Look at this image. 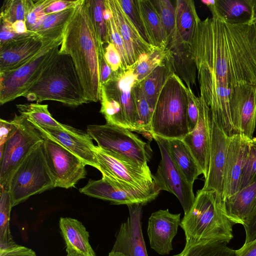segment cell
Wrapping results in <instances>:
<instances>
[{"instance_id": "obj_48", "label": "cell", "mask_w": 256, "mask_h": 256, "mask_svg": "<svg viewBox=\"0 0 256 256\" xmlns=\"http://www.w3.org/2000/svg\"><path fill=\"white\" fill-rule=\"evenodd\" d=\"M0 256H36V255L32 250L16 243L11 246L0 249Z\"/></svg>"}, {"instance_id": "obj_55", "label": "cell", "mask_w": 256, "mask_h": 256, "mask_svg": "<svg viewBox=\"0 0 256 256\" xmlns=\"http://www.w3.org/2000/svg\"><path fill=\"white\" fill-rule=\"evenodd\" d=\"M201 2L208 7L214 5L215 4L216 0H202Z\"/></svg>"}, {"instance_id": "obj_38", "label": "cell", "mask_w": 256, "mask_h": 256, "mask_svg": "<svg viewBox=\"0 0 256 256\" xmlns=\"http://www.w3.org/2000/svg\"><path fill=\"white\" fill-rule=\"evenodd\" d=\"M132 92L140 124L142 130L143 134L152 138L150 135L152 111L148 104L138 82L134 84Z\"/></svg>"}, {"instance_id": "obj_11", "label": "cell", "mask_w": 256, "mask_h": 256, "mask_svg": "<svg viewBox=\"0 0 256 256\" xmlns=\"http://www.w3.org/2000/svg\"><path fill=\"white\" fill-rule=\"evenodd\" d=\"M94 151L98 170L102 176L117 183L138 188H160L148 166H142L125 158L107 152L98 146H95Z\"/></svg>"}, {"instance_id": "obj_49", "label": "cell", "mask_w": 256, "mask_h": 256, "mask_svg": "<svg viewBox=\"0 0 256 256\" xmlns=\"http://www.w3.org/2000/svg\"><path fill=\"white\" fill-rule=\"evenodd\" d=\"M243 226L246 232V240L244 244L249 243L256 239V204Z\"/></svg>"}, {"instance_id": "obj_14", "label": "cell", "mask_w": 256, "mask_h": 256, "mask_svg": "<svg viewBox=\"0 0 256 256\" xmlns=\"http://www.w3.org/2000/svg\"><path fill=\"white\" fill-rule=\"evenodd\" d=\"M79 191L88 196L109 201L113 204H140L144 206L154 200L160 190H143L124 186L102 176L98 180H90Z\"/></svg>"}, {"instance_id": "obj_56", "label": "cell", "mask_w": 256, "mask_h": 256, "mask_svg": "<svg viewBox=\"0 0 256 256\" xmlns=\"http://www.w3.org/2000/svg\"><path fill=\"white\" fill-rule=\"evenodd\" d=\"M108 256H126L118 252H111L109 253Z\"/></svg>"}, {"instance_id": "obj_25", "label": "cell", "mask_w": 256, "mask_h": 256, "mask_svg": "<svg viewBox=\"0 0 256 256\" xmlns=\"http://www.w3.org/2000/svg\"><path fill=\"white\" fill-rule=\"evenodd\" d=\"M212 16L231 24H246L256 20V0H216L209 7Z\"/></svg>"}, {"instance_id": "obj_20", "label": "cell", "mask_w": 256, "mask_h": 256, "mask_svg": "<svg viewBox=\"0 0 256 256\" xmlns=\"http://www.w3.org/2000/svg\"><path fill=\"white\" fill-rule=\"evenodd\" d=\"M199 116L195 128L182 140L188 146L204 178L207 177L210 158V111L198 97Z\"/></svg>"}, {"instance_id": "obj_33", "label": "cell", "mask_w": 256, "mask_h": 256, "mask_svg": "<svg viewBox=\"0 0 256 256\" xmlns=\"http://www.w3.org/2000/svg\"><path fill=\"white\" fill-rule=\"evenodd\" d=\"M227 242L207 240L185 244L183 250L172 256H235V251Z\"/></svg>"}, {"instance_id": "obj_28", "label": "cell", "mask_w": 256, "mask_h": 256, "mask_svg": "<svg viewBox=\"0 0 256 256\" xmlns=\"http://www.w3.org/2000/svg\"><path fill=\"white\" fill-rule=\"evenodd\" d=\"M176 32L183 41L192 44L198 23V17L194 2L177 0L175 4Z\"/></svg>"}, {"instance_id": "obj_22", "label": "cell", "mask_w": 256, "mask_h": 256, "mask_svg": "<svg viewBox=\"0 0 256 256\" xmlns=\"http://www.w3.org/2000/svg\"><path fill=\"white\" fill-rule=\"evenodd\" d=\"M180 214L170 213L168 209L152 214L148 218V234L150 247L160 255L172 250V240L180 223Z\"/></svg>"}, {"instance_id": "obj_29", "label": "cell", "mask_w": 256, "mask_h": 256, "mask_svg": "<svg viewBox=\"0 0 256 256\" xmlns=\"http://www.w3.org/2000/svg\"><path fill=\"white\" fill-rule=\"evenodd\" d=\"M170 154L186 181L190 184L202 174L190 150L182 139L167 140Z\"/></svg>"}, {"instance_id": "obj_24", "label": "cell", "mask_w": 256, "mask_h": 256, "mask_svg": "<svg viewBox=\"0 0 256 256\" xmlns=\"http://www.w3.org/2000/svg\"><path fill=\"white\" fill-rule=\"evenodd\" d=\"M166 51L174 72L192 90L196 84L197 69L192 44L183 41L175 32L167 42Z\"/></svg>"}, {"instance_id": "obj_54", "label": "cell", "mask_w": 256, "mask_h": 256, "mask_svg": "<svg viewBox=\"0 0 256 256\" xmlns=\"http://www.w3.org/2000/svg\"><path fill=\"white\" fill-rule=\"evenodd\" d=\"M12 28L14 32L19 34L26 33L28 31L24 20L16 21L12 24Z\"/></svg>"}, {"instance_id": "obj_19", "label": "cell", "mask_w": 256, "mask_h": 256, "mask_svg": "<svg viewBox=\"0 0 256 256\" xmlns=\"http://www.w3.org/2000/svg\"><path fill=\"white\" fill-rule=\"evenodd\" d=\"M28 120L42 134L58 142L86 165L98 169L94 151L96 146L94 144L92 138L87 132L66 124L64 128L60 129L42 126Z\"/></svg>"}, {"instance_id": "obj_32", "label": "cell", "mask_w": 256, "mask_h": 256, "mask_svg": "<svg viewBox=\"0 0 256 256\" xmlns=\"http://www.w3.org/2000/svg\"><path fill=\"white\" fill-rule=\"evenodd\" d=\"M75 7L45 15L33 32L38 33L43 38H56L62 36Z\"/></svg>"}, {"instance_id": "obj_57", "label": "cell", "mask_w": 256, "mask_h": 256, "mask_svg": "<svg viewBox=\"0 0 256 256\" xmlns=\"http://www.w3.org/2000/svg\"><path fill=\"white\" fill-rule=\"evenodd\" d=\"M66 256H70V255L67 254Z\"/></svg>"}, {"instance_id": "obj_8", "label": "cell", "mask_w": 256, "mask_h": 256, "mask_svg": "<svg viewBox=\"0 0 256 256\" xmlns=\"http://www.w3.org/2000/svg\"><path fill=\"white\" fill-rule=\"evenodd\" d=\"M43 142L34 146L12 176L9 190L12 207L31 196L56 188L46 160Z\"/></svg>"}, {"instance_id": "obj_18", "label": "cell", "mask_w": 256, "mask_h": 256, "mask_svg": "<svg viewBox=\"0 0 256 256\" xmlns=\"http://www.w3.org/2000/svg\"><path fill=\"white\" fill-rule=\"evenodd\" d=\"M250 140L240 134H235L229 137L223 179L222 196L223 202L239 190Z\"/></svg>"}, {"instance_id": "obj_53", "label": "cell", "mask_w": 256, "mask_h": 256, "mask_svg": "<svg viewBox=\"0 0 256 256\" xmlns=\"http://www.w3.org/2000/svg\"><path fill=\"white\" fill-rule=\"evenodd\" d=\"M235 256H256V239L236 250Z\"/></svg>"}, {"instance_id": "obj_1", "label": "cell", "mask_w": 256, "mask_h": 256, "mask_svg": "<svg viewBox=\"0 0 256 256\" xmlns=\"http://www.w3.org/2000/svg\"><path fill=\"white\" fill-rule=\"evenodd\" d=\"M192 46L197 70L232 88L256 86V20L231 24L208 17L198 23Z\"/></svg>"}, {"instance_id": "obj_7", "label": "cell", "mask_w": 256, "mask_h": 256, "mask_svg": "<svg viewBox=\"0 0 256 256\" xmlns=\"http://www.w3.org/2000/svg\"><path fill=\"white\" fill-rule=\"evenodd\" d=\"M62 37L44 38L42 47L28 62L15 70L0 73L1 105L22 96L40 78L58 54Z\"/></svg>"}, {"instance_id": "obj_44", "label": "cell", "mask_w": 256, "mask_h": 256, "mask_svg": "<svg viewBox=\"0 0 256 256\" xmlns=\"http://www.w3.org/2000/svg\"><path fill=\"white\" fill-rule=\"evenodd\" d=\"M52 0H32L26 18L28 30L33 32L36 26L45 16L44 11Z\"/></svg>"}, {"instance_id": "obj_30", "label": "cell", "mask_w": 256, "mask_h": 256, "mask_svg": "<svg viewBox=\"0 0 256 256\" xmlns=\"http://www.w3.org/2000/svg\"><path fill=\"white\" fill-rule=\"evenodd\" d=\"M173 73L171 63L166 53L162 62L142 81L138 82L152 112L162 87Z\"/></svg>"}, {"instance_id": "obj_46", "label": "cell", "mask_w": 256, "mask_h": 256, "mask_svg": "<svg viewBox=\"0 0 256 256\" xmlns=\"http://www.w3.org/2000/svg\"><path fill=\"white\" fill-rule=\"evenodd\" d=\"M105 58L113 72L123 68L120 56L114 46L110 42L104 48Z\"/></svg>"}, {"instance_id": "obj_35", "label": "cell", "mask_w": 256, "mask_h": 256, "mask_svg": "<svg viewBox=\"0 0 256 256\" xmlns=\"http://www.w3.org/2000/svg\"><path fill=\"white\" fill-rule=\"evenodd\" d=\"M12 207L9 189L0 186V249L16 244L10 229V214Z\"/></svg>"}, {"instance_id": "obj_52", "label": "cell", "mask_w": 256, "mask_h": 256, "mask_svg": "<svg viewBox=\"0 0 256 256\" xmlns=\"http://www.w3.org/2000/svg\"><path fill=\"white\" fill-rule=\"evenodd\" d=\"M0 44L11 40L20 34L14 32L12 28V24L0 21Z\"/></svg>"}, {"instance_id": "obj_41", "label": "cell", "mask_w": 256, "mask_h": 256, "mask_svg": "<svg viewBox=\"0 0 256 256\" xmlns=\"http://www.w3.org/2000/svg\"><path fill=\"white\" fill-rule=\"evenodd\" d=\"M152 2L160 16L168 42L176 32L175 8L168 0H153Z\"/></svg>"}, {"instance_id": "obj_45", "label": "cell", "mask_w": 256, "mask_h": 256, "mask_svg": "<svg viewBox=\"0 0 256 256\" xmlns=\"http://www.w3.org/2000/svg\"><path fill=\"white\" fill-rule=\"evenodd\" d=\"M188 122L189 132L196 126L199 116L198 97L192 89L188 88Z\"/></svg>"}, {"instance_id": "obj_31", "label": "cell", "mask_w": 256, "mask_h": 256, "mask_svg": "<svg viewBox=\"0 0 256 256\" xmlns=\"http://www.w3.org/2000/svg\"><path fill=\"white\" fill-rule=\"evenodd\" d=\"M138 2L153 46L156 48H165L167 38L160 16L152 0H138Z\"/></svg>"}, {"instance_id": "obj_3", "label": "cell", "mask_w": 256, "mask_h": 256, "mask_svg": "<svg viewBox=\"0 0 256 256\" xmlns=\"http://www.w3.org/2000/svg\"><path fill=\"white\" fill-rule=\"evenodd\" d=\"M180 226L186 244L207 240L228 243L233 238L232 223L226 216L224 202L212 190L197 191L194 202Z\"/></svg>"}, {"instance_id": "obj_16", "label": "cell", "mask_w": 256, "mask_h": 256, "mask_svg": "<svg viewBox=\"0 0 256 256\" xmlns=\"http://www.w3.org/2000/svg\"><path fill=\"white\" fill-rule=\"evenodd\" d=\"M230 102L236 134L252 139L256 127V86L243 84L233 88Z\"/></svg>"}, {"instance_id": "obj_26", "label": "cell", "mask_w": 256, "mask_h": 256, "mask_svg": "<svg viewBox=\"0 0 256 256\" xmlns=\"http://www.w3.org/2000/svg\"><path fill=\"white\" fill-rule=\"evenodd\" d=\"M60 228L70 256H96L89 242V234L82 224L71 218H60Z\"/></svg>"}, {"instance_id": "obj_10", "label": "cell", "mask_w": 256, "mask_h": 256, "mask_svg": "<svg viewBox=\"0 0 256 256\" xmlns=\"http://www.w3.org/2000/svg\"><path fill=\"white\" fill-rule=\"evenodd\" d=\"M14 119L16 130L0 145V186L8 189L16 169L34 146L44 141L42 132L25 116L16 114Z\"/></svg>"}, {"instance_id": "obj_15", "label": "cell", "mask_w": 256, "mask_h": 256, "mask_svg": "<svg viewBox=\"0 0 256 256\" xmlns=\"http://www.w3.org/2000/svg\"><path fill=\"white\" fill-rule=\"evenodd\" d=\"M210 144L208 171L202 190L222 198L225 162L229 137L218 118L210 112Z\"/></svg>"}, {"instance_id": "obj_5", "label": "cell", "mask_w": 256, "mask_h": 256, "mask_svg": "<svg viewBox=\"0 0 256 256\" xmlns=\"http://www.w3.org/2000/svg\"><path fill=\"white\" fill-rule=\"evenodd\" d=\"M188 88L174 73L162 87L152 112L150 135L182 139L188 132Z\"/></svg>"}, {"instance_id": "obj_23", "label": "cell", "mask_w": 256, "mask_h": 256, "mask_svg": "<svg viewBox=\"0 0 256 256\" xmlns=\"http://www.w3.org/2000/svg\"><path fill=\"white\" fill-rule=\"evenodd\" d=\"M112 13L118 28L124 42L129 66L134 65L139 58L156 47L147 44L140 37L128 17L122 8L118 0H104Z\"/></svg>"}, {"instance_id": "obj_43", "label": "cell", "mask_w": 256, "mask_h": 256, "mask_svg": "<svg viewBox=\"0 0 256 256\" xmlns=\"http://www.w3.org/2000/svg\"><path fill=\"white\" fill-rule=\"evenodd\" d=\"M256 180V138L250 140L246 162L243 168L239 190Z\"/></svg>"}, {"instance_id": "obj_4", "label": "cell", "mask_w": 256, "mask_h": 256, "mask_svg": "<svg viewBox=\"0 0 256 256\" xmlns=\"http://www.w3.org/2000/svg\"><path fill=\"white\" fill-rule=\"evenodd\" d=\"M22 96L37 103L54 100L70 106L88 103L70 56L58 54Z\"/></svg>"}, {"instance_id": "obj_27", "label": "cell", "mask_w": 256, "mask_h": 256, "mask_svg": "<svg viewBox=\"0 0 256 256\" xmlns=\"http://www.w3.org/2000/svg\"><path fill=\"white\" fill-rule=\"evenodd\" d=\"M224 202L229 220L232 224L243 226L256 204V180Z\"/></svg>"}, {"instance_id": "obj_6", "label": "cell", "mask_w": 256, "mask_h": 256, "mask_svg": "<svg viewBox=\"0 0 256 256\" xmlns=\"http://www.w3.org/2000/svg\"><path fill=\"white\" fill-rule=\"evenodd\" d=\"M138 82L134 65L122 68L101 86V109L114 124L132 132L142 134L133 95Z\"/></svg>"}, {"instance_id": "obj_2", "label": "cell", "mask_w": 256, "mask_h": 256, "mask_svg": "<svg viewBox=\"0 0 256 256\" xmlns=\"http://www.w3.org/2000/svg\"><path fill=\"white\" fill-rule=\"evenodd\" d=\"M100 43L92 17L90 0H80L66 25L59 53L70 56L88 102H97L100 98Z\"/></svg>"}, {"instance_id": "obj_51", "label": "cell", "mask_w": 256, "mask_h": 256, "mask_svg": "<svg viewBox=\"0 0 256 256\" xmlns=\"http://www.w3.org/2000/svg\"><path fill=\"white\" fill-rule=\"evenodd\" d=\"M79 1L80 0H52V2L45 9L44 14L45 15H48L59 12L67 8H74L78 4Z\"/></svg>"}, {"instance_id": "obj_21", "label": "cell", "mask_w": 256, "mask_h": 256, "mask_svg": "<svg viewBox=\"0 0 256 256\" xmlns=\"http://www.w3.org/2000/svg\"><path fill=\"white\" fill-rule=\"evenodd\" d=\"M142 206H128L130 216L121 224L112 251L126 256H148L142 230Z\"/></svg>"}, {"instance_id": "obj_37", "label": "cell", "mask_w": 256, "mask_h": 256, "mask_svg": "<svg viewBox=\"0 0 256 256\" xmlns=\"http://www.w3.org/2000/svg\"><path fill=\"white\" fill-rule=\"evenodd\" d=\"M118 2L123 11L128 17L142 38L147 44L154 46L146 28L140 8L138 0H118Z\"/></svg>"}, {"instance_id": "obj_47", "label": "cell", "mask_w": 256, "mask_h": 256, "mask_svg": "<svg viewBox=\"0 0 256 256\" xmlns=\"http://www.w3.org/2000/svg\"><path fill=\"white\" fill-rule=\"evenodd\" d=\"M99 72L101 86L112 77L114 72L107 62L104 55V47L102 43L100 44L99 48Z\"/></svg>"}, {"instance_id": "obj_50", "label": "cell", "mask_w": 256, "mask_h": 256, "mask_svg": "<svg viewBox=\"0 0 256 256\" xmlns=\"http://www.w3.org/2000/svg\"><path fill=\"white\" fill-rule=\"evenodd\" d=\"M17 128L16 120L0 119V145L4 144L14 133Z\"/></svg>"}, {"instance_id": "obj_9", "label": "cell", "mask_w": 256, "mask_h": 256, "mask_svg": "<svg viewBox=\"0 0 256 256\" xmlns=\"http://www.w3.org/2000/svg\"><path fill=\"white\" fill-rule=\"evenodd\" d=\"M86 132L104 151L148 166L150 148L130 130L106 123L88 125Z\"/></svg>"}, {"instance_id": "obj_40", "label": "cell", "mask_w": 256, "mask_h": 256, "mask_svg": "<svg viewBox=\"0 0 256 256\" xmlns=\"http://www.w3.org/2000/svg\"><path fill=\"white\" fill-rule=\"evenodd\" d=\"M103 14L104 18L107 24L110 41L114 46L119 52L121 57L123 68H126L129 66L125 50L124 42L118 28L112 13L106 4Z\"/></svg>"}, {"instance_id": "obj_34", "label": "cell", "mask_w": 256, "mask_h": 256, "mask_svg": "<svg viewBox=\"0 0 256 256\" xmlns=\"http://www.w3.org/2000/svg\"><path fill=\"white\" fill-rule=\"evenodd\" d=\"M16 108L20 115L44 127L63 129L62 124L54 119L48 110V105L38 103L18 104Z\"/></svg>"}, {"instance_id": "obj_36", "label": "cell", "mask_w": 256, "mask_h": 256, "mask_svg": "<svg viewBox=\"0 0 256 256\" xmlns=\"http://www.w3.org/2000/svg\"><path fill=\"white\" fill-rule=\"evenodd\" d=\"M166 54V47L156 48L139 58L134 64V73L138 82L142 81L162 62Z\"/></svg>"}, {"instance_id": "obj_12", "label": "cell", "mask_w": 256, "mask_h": 256, "mask_svg": "<svg viewBox=\"0 0 256 256\" xmlns=\"http://www.w3.org/2000/svg\"><path fill=\"white\" fill-rule=\"evenodd\" d=\"M42 136L46 160L56 187H74L80 180L86 178V164L57 142Z\"/></svg>"}, {"instance_id": "obj_42", "label": "cell", "mask_w": 256, "mask_h": 256, "mask_svg": "<svg viewBox=\"0 0 256 256\" xmlns=\"http://www.w3.org/2000/svg\"><path fill=\"white\" fill-rule=\"evenodd\" d=\"M92 17L99 38L104 45L110 41L106 22L104 17V0H90Z\"/></svg>"}, {"instance_id": "obj_39", "label": "cell", "mask_w": 256, "mask_h": 256, "mask_svg": "<svg viewBox=\"0 0 256 256\" xmlns=\"http://www.w3.org/2000/svg\"><path fill=\"white\" fill-rule=\"evenodd\" d=\"M31 0H6L0 10V21L13 24L16 20L26 21Z\"/></svg>"}, {"instance_id": "obj_13", "label": "cell", "mask_w": 256, "mask_h": 256, "mask_svg": "<svg viewBox=\"0 0 256 256\" xmlns=\"http://www.w3.org/2000/svg\"><path fill=\"white\" fill-rule=\"evenodd\" d=\"M161 154V160L154 176L156 185L162 190L174 194L179 200L184 214L190 210L195 199L193 186L186 180L173 161L166 139L154 136Z\"/></svg>"}, {"instance_id": "obj_17", "label": "cell", "mask_w": 256, "mask_h": 256, "mask_svg": "<svg viewBox=\"0 0 256 256\" xmlns=\"http://www.w3.org/2000/svg\"><path fill=\"white\" fill-rule=\"evenodd\" d=\"M44 40L28 31L0 44V73L15 70L28 62L42 48Z\"/></svg>"}]
</instances>
